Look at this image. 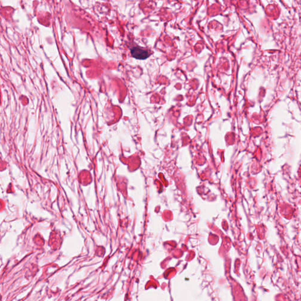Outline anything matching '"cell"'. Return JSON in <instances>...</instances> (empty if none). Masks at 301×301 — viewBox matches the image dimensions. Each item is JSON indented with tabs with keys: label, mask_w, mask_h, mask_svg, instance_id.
Returning <instances> with one entry per match:
<instances>
[{
	"label": "cell",
	"mask_w": 301,
	"mask_h": 301,
	"mask_svg": "<svg viewBox=\"0 0 301 301\" xmlns=\"http://www.w3.org/2000/svg\"><path fill=\"white\" fill-rule=\"evenodd\" d=\"M131 54L133 58L140 60H145L150 55V53L147 50L138 47L132 48L131 49Z\"/></svg>",
	"instance_id": "cell-1"
}]
</instances>
